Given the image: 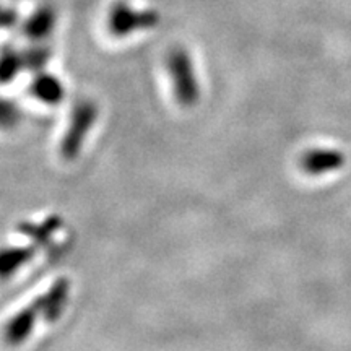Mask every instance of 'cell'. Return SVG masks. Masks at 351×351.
<instances>
[{"mask_svg": "<svg viewBox=\"0 0 351 351\" xmlns=\"http://www.w3.org/2000/svg\"><path fill=\"white\" fill-rule=\"evenodd\" d=\"M12 21H15V12H7L0 8V28L5 25H10Z\"/></svg>", "mask_w": 351, "mask_h": 351, "instance_id": "8", "label": "cell"}, {"mask_svg": "<svg viewBox=\"0 0 351 351\" xmlns=\"http://www.w3.org/2000/svg\"><path fill=\"white\" fill-rule=\"evenodd\" d=\"M32 257L26 249H7L0 252V276L15 275V271Z\"/></svg>", "mask_w": 351, "mask_h": 351, "instance_id": "5", "label": "cell"}, {"mask_svg": "<svg viewBox=\"0 0 351 351\" xmlns=\"http://www.w3.org/2000/svg\"><path fill=\"white\" fill-rule=\"evenodd\" d=\"M54 12L51 8H39L29 16V20L25 25V33L33 39H41L46 34L51 33V29L54 28Z\"/></svg>", "mask_w": 351, "mask_h": 351, "instance_id": "4", "label": "cell"}, {"mask_svg": "<svg viewBox=\"0 0 351 351\" xmlns=\"http://www.w3.org/2000/svg\"><path fill=\"white\" fill-rule=\"evenodd\" d=\"M156 23L158 15L155 12H138L125 2L116 3L109 15V28L116 36H127L137 29L152 28Z\"/></svg>", "mask_w": 351, "mask_h": 351, "instance_id": "2", "label": "cell"}, {"mask_svg": "<svg viewBox=\"0 0 351 351\" xmlns=\"http://www.w3.org/2000/svg\"><path fill=\"white\" fill-rule=\"evenodd\" d=\"M34 95L38 98H41L44 101H51L54 103L62 96V85L60 82L57 80L56 77H49V75H43L39 77L36 82H34Z\"/></svg>", "mask_w": 351, "mask_h": 351, "instance_id": "6", "label": "cell"}, {"mask_svg": "<svg viewBox=\"0 0 351 351\" xmlns=\"http://www.w3.org/2000/svg\"><path fill=\"white\" fill-rule=\"evenodd\" d=\"M21 67L20 57L15 54V52H10V54H5L0 59V78L2 80H10V77H15V73L19 72Z\"/></svg>", "mask_w": 351, "mask_h": 351, "instance_id": "7", "label": "cell"}, {"mask_svg": "<svg viewBox=\"0 0 351 351\" xmlns=\"http://www.w3.org/2000/svg\"><path fill=\"white\" fill-rule=\"evenodd\" d=\"M96 117V109L91 103H82L73 112L72 124H70L67 137L64 138V155L72 158L78 148L82 147L88 129L93 125Z\"/></svg>", "mask_w": 351, "mask_h": 351, "instance_id": "3", "label": "cell"}, {"mask_svg": "<svg viewBox=\"0 0 351 351\" xmlns=\"http://www.w3.org/2000/svg\"><path fill=\"white\" fill-rule=\"evenodd\" d=\"M168 70L173 77L174 93L184 104L194 103L199 96V82L187 51L174 49L168 57Z\"/></svg>", "mask_w": 351, "mask_h": 351, "instance_id": "1", "label": "cell"}]
</instances>
